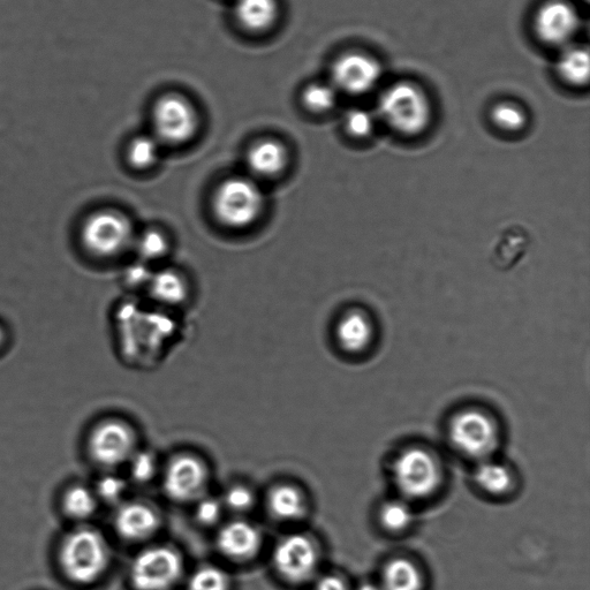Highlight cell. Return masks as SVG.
Listing matches in <instances>:
<instances>
[{"instance_id":"cell-1","label":"cell","mask_w":590,"mask_h":590,"mask_svg":"<svg viewBox=\"0 0 590 590\" xmlns=\"http://www.w3.org/2000/svg\"><path fill=\"white\" fill-rule=\"evenodd\" d=\"M110 548L94 528L81 527L65 537L59 564L74 584L89 585L100 579L110 564Z\"/></svg>"},{"instance_id":"cell-2","label":"cell","mask_w":590,"mask_h":590,"mask_svg":"<svg viewBox=\"0 0 590 590\" xmlns=\"http://www.w3.org/2000/svg\"><path fill=\"white\" fill-rule=\"evenodd\" d=\"M378 115L391 130L405 136L425 132L433 117V108L425 92L415 83L398 82L378 101Z\"/></svg>"},{"instance_id":"cell-3","label":"cell","mask_w":590,"mask_h":590,"mask_svg":"<svg viewBox=\"0 0 590 590\" xmlns=\"http://www.w3.org/2000/svg\"><path fill=\"white\" fill-rule=\"evenodd\" d=\"M213 208L218 221L231 229H245L259 219L264 195L254 180L232 177L223 181L214 196Z\"/></svg>"},{"instance_id":"cell-4","label":"cell","mask_w":590,"mask_h":590,"mask_svg":"<svg viewBox=\"0 0 590 590\" xmlns=\"http://www.w3.org/2000/svg\"><path fill=\"white\" fill-rule=\"evenodd\" d=\"M393 479L407 498L423 499L435 493L442 481L437 459L421 448L404 450L393 464Z\"/></svg>"},{"instance_id":"cell-5","label":"cell","mask_w":590,"mask_h":590,"mask_svg":"<svg viewBox=\"0 0 590 590\" xmlns=\"http://www.w3.org/2000/svg\"><path fill=\"white\" fill-rule=\"evenodd\" d=\"M179 552L168 546L149 547L136 555L130 577L136 590H170L183 576Z\"/></svg>"},{"instance_id":"cell-6","label":"cell","mask_w":590,"mask_h":590,"mask_svg":"<svg viewBox=\"0 0 590 590\" xmlns=\"http://www.w3.org/2000/svg\"><path fill=\"white\" fill-rule=\"evenodd\" d=\"M82 241L94 255L115 256L133 245V226L130 219L116 210L97 211L83 225Z\"/></svg>"},{"instance_id":"cell-7","label":"cell","mask_w":590,"mask_h":590,"mask_svg":"<svg viewBox=\"0 0 590 590\" xmlns=\"http://www.w3.org/2000/svg\"><path fill=\"white\" fill-rule=\"evenodd\" d=\"M450 438L463 455L487 459L498 444V430L493 419L478 410L458 413L451 421Z\"/></svg>"},{"instance_id":"cell-8","label":"cell","mask_w":590,"mask_h":590,"mask_svg":"<svg viewBox=\"0 0 590 590\" xmlns=\"http://www.w3.org/2000/svg\"><path fill=\"white\" fill-rule=\"evenodd\" d=\"M155 138L181 145L193 138L199 127L198 113L185 97L170 94L157 101L153 111Z\"/></svg>"},{"instance_id":"cell-9","label":"cell","mask_w":590,"mask_h":590,"mask_svg":"<svg viewBox=\"0 0 590 590\" xmlns=\"http://www.w3.org/2000/svg\"><path fill=\"white\" fill-rule=\"evenodd\" d=\"M319 558V550L309 536L292 534L277 544L274 566L279 576L292 584H301L313 578Z\"/></svg>"},{"instance_id":"cell-10","label":"cell","mask_w":590,"mask_h":590,"mask_svg":"<svg viewBox=\"0 0 590 590\" xmlns=\"http://www.w3.org/2000/svg\"><path fill=\"white\" fill-rule=\"evenodd\" d=\"M332 85L349 95H365L382 78V67L377 60L363 52H349L340 56L331 71Z\"/></svg>"},{"instance_id":"cell-11","label":"cell","mask_w":590,"mask_h":590,"mask_svg":"<svg viewBox=\"0 0 590 590\" xmlns=\"http://www.w3.org/2000/svg\"><path fill=\"white\" fill-rule=\"evenodd\" d=\"M90 456L98 465L116 467L128 463L135 452V435L124 422L105 421L89 438Z\"/></svg>"},{"instance_id":"cell-12","label":"cell","mask_w":590,"mask_h":590,"mask_svg":"<svg viewBox=\"0 0 590 590\" xmlns=\"http://www.w3.org/2000/svg\"><path fill=\"white\" fill-rule=\"evenodd\" d=\"M208 484V470L198 457L179 455L166 467L163 487L173 501L187 503L203 496Z\"/></svg>"},{"instance_id":"cell-13","label":"cell","mask_w":590,"mask_h":590,"mask_svg":"<svg viewBox=\"0 0 590 590\" xmlns=\"http://www.w3.org/2000/svg\"><path fill=\"white\" fill-rule=\"evenodd\" d=\"M580 26L576 7L567 0H548L537 10L534 29L537 37L551 47L565 48Z\"/></svg>"},{"instance_id":"cell-14","label":"cell","mask_w":590,"mask_h":590,"mask_svg":"<svg viewBox=\"0 0 590 590\" xmlns=\"http://www.w3.org/2000/svg\"><path fill=\"white\" fill-rule=\"evenodd\" d=\"M262 535L248 521L234 520L224 525L217 535V547L233 561H248L260 551Z\"/></svg>"},{"instance_id":"cell-15","label":"cell","mask_w":590,"mask_h":590,"mask_svg":"<svg viewBox=\"0 0 590 590\" xmlns=\"http://www.w3.org/2000/svg\"><path fill=\"white\" fill-rule=\"evenodd\" d=\"M161 518L154 508L142 502L120 506L115 516L117 533L128 541H142L153 536L160 527Z\"/></svg>"},{"instance_id":"cell-16","label":"cell","mask_w":590,"mask_h":590,"mask_svg":"<svg viewBox=\"0 0 590 590\" xmlns=\"http://www.w3.org/2000/svg\"><path fill=\"white\" fill-rule=\"evenodd\" d=\"M287 150L274 139L261 140L254 143L247 154L249 170L262 178H272L282 173L286 168Z\"/></svg>"},{"instance_id":"cell-17","label":"cell","mask_w":590,"mask_h":590,"mask_svg":"<svg viewBox=\"0 0 590 590\" xmlns=\"http://www.w3.org/2000/svg\"><path fill=\"white\" fill-rule=\"evenodd\" d=\"M336 337L340 347L350 353L365 351L372 343L374 328L366 314L352 310L339 321Z\"/></svg>"},{"instance_id":"cell-18","label":"cell","mask_w":590,"mask_h":590,"mask_svg":"<svg viewBox=\"0 0 590 590\" xmlns=\"http://www.w3.org/2000/svg\"><path fill=\"white\" fill-rule=\"evenodd\" d=\"M234 14L249 32H266L275 25L279 14L277 0H237Z\"/></svg>"},{"instance_id":"cell-19","label":"cell","mask_w":590,"mask_h":590,"mask_svg":"<svg viewBox=\"0 0 590 590\" xmlns=\"http://www.w3.org/2000/svg\"><path fill=\"white\" fill-rule=\"evenodd\" d=\"M380 584L382 590H423L425 579L410 559L396 558L384 567Z\"/></svg>"},{"instance_id":"cell-20","label":"cell","mask_w":590,"mask_h":590,"mask_svg":"<svg viewBox=\"0 0 590 590\" xmlns=\"http://www.w3.org/2000/svg\"><path fill=\"white\" fill-rule=\"evenodd\" d=\"M269 510L277 519L291 521L304 517L306 499L298 488L291 484H279L268 496Z\"/></svg>"},{"instance_id":"cell-21","label":"cell","mask_w":590,"mask_h":590,"mask_svg":"<svg viewBox=\"0 0 590 590\" xmlns=\"http://www.w3.org/2000/svg\"><path fill=\"white\" fill-rule=\"evenodd\" d=\"M148 285L153 298L164 305H179L187 297L185 279L172 269L154 272Z\"/></svg>"},{"instance_id":"cell-22","label":"cell","mask_w":590,"mask_h":590,"mask_svg":"<svg viewBox=\"0 0 590 590\" xmlns=\"http://www.w3.org/2000/svg\"><path fill=\"white\" fill-rule=\"evenodd\" d=\"M556 70L559 77L572 86L587 85L590 71L588 50L567 45L557 60Z\"/></svg>"},{"instance_id":"cell-23","label":"cell","mask_w":590,"mask_h":590,"mask_svg":"<svg viewBox=\"0 0 590 590\" xmlns=\"http://www.w3.org/2000/svg\"><path fill=\"white\" fill-rule=\"evenodd\" d=\"M475 481L478 486L490 495H504L513 484L509 468L497 461L484 459L476 468Z\"/></svg>"},{"instance_id":"cell-24","label":"cell","mask_w":590,"mask_h":590,"mask_svg":"<svg viewBox=\"0 0 590 590\" xmlns=\"http://www.w3.org/2000/svg\"><path fill=\"white\" fill-rule=\"evenodd\" d=\"M64 511L75 520L92 517L97 508V497L93 490L83 486H74L66 491L63 499Z\"/></svg>"},{"instance_id":"cell-25","label":"cell","mask_w":590,"mask_h":590,"mask_svg":"<svg viewBox=\"0 0 590 590\" xmlns=\"http://www.w3.org/2000/svg\"><path fill=\"white\" fill-rule=\"evenodd\" d=\"M160 154L161 142L155 136L141 135L131 142L128 148V161L134 168L146 170L156 164Z\"/></svg>"},{"instance_id":"cell-26","label":"cell","mask_w":590,"mask_h":590,"mask_svg":"<svg viewBox=\"0 0 590 590\" xmlns=\"http://www.w3.org/2000/svg\"><path fill=\"white\" fill-rule=\"evenodd\" d=\"M338 90L332 83L316 82L309 85L302 94L305 107L315 113H325L337 104Z\"/></svg>"},{"instance_id":"cell-27","label":"cell","mask_w":590,"mask_h":590,"mask_svg":"<svg viewBox=\"0 0 590 590\" xmlns=\"http://www.w3.org/2000/svg\"><path fill=\"white\" fill-rule=\"evenodd\" d=\"M230 579L228 573L215 565L199 567L189 577L187 590H229Z\"/></svg>"},{"instance_id":"cell-28","label":"cell","mask_w":590,"mask_h":590,"mask_svg":"<svg viewBox=\"0 0 590 590\" xmlns=\"http://www.w3.org/2000/svg\"><path fill=\"white\" fill-rule=\"evenodd\" d=\"M381 521L391 532L404 531L413 521L411 505L403 499H393L382 506Z\"/></svg>"},{"instance_id":"cell-29","label":"cell","mask_w":590,"mask_h":590,"mask_svg":"<svg viewBox=\"0 0 590 590\" xmlns=\"http://www.w3.org/2000/svg\"><path fill=\"white\" fill-rule=\"evenodd\" d=\"M491 120L498 128L506 132H519L527 124L525 111L511 102L495 105L491 110Z\"/></svg>"},{"instance_id":"cell-30","label":"cell","mask_w":590,"mask_h":590,"mask_svg":"<svg viewBox=\"0 0 590 590\" xmlns=\"http://www.w3.org/2000/svg\"><path fill=\"white\" fill-rule=\"evenodd\" d=\"M133 244H135L140 259L145 262L161 259L169 248L168 239L162 232L156 230L143 232Z\"/></svg>"},{"instance_id":"cell-31","label":"cell","mask_w":590,"mask_h":590,"mask_svg":"<svg viewBox=\"0 0 590 590\" xmlns=\"http://www.w3.org/2000/svg\"><path fill=\"white\" fill-rule=\"evenodd\" d=\"M132 479L139 483L149 482L157 472V459L154 453L149 451L134 452L128 460Z\"/></svg>"},{"instance_id":"cell-32","label":"cell","mask_w":590,"mask_h":590,"mask_svg":"<svg viewBox=\"0 0 590 590\" xmlns=\"http://www.w3.org/2000/svg\"><path fill=\"white\" fill-rule=\"evenodd\" d=\"M345 126L347 132L354 138L363 139L373 133L375 119L372 113L367 110L352 109L347 112Z\"/></svg>"},{"instance_id":"cell-33","label":"cell","mask_w":590,"mask_h":590,"mask_svg":"<svg viewBox=\"0 0 590 590\" xmlns=\"http://www.w3.org/2000/svg\"><path fill=\"white\" fill-rule=\"evenodd\" d=\"M126 487V482L118 475L107 474L98 480L94 493L97 499L100 498L107 503H116L123 498Z\"/></svg>"},{"instance_id":"cell-34","label":"cell","mask_w":590,"mask_h":590,"mask_svg":"<svg viewBox=\"0 0 590 590\" xmlns=\"http://www.w3.org/2000/svg\"><path fill=\"white\" fill-rule=\"evenodd\" d=\"M223 506L233 512H246L253 508L255 497L253 491L245 486H233L226 490Z\"/></svg>"},{"instance_id":"cell-35","label":"cell","mask_w":590,"mask_h":590,"mask_svg":"<svg viewBox=\"0 0 590 590\" xmlns=\"http://www.w3.org/2000/svg\"><path fill=\"white\" fill-rule=\"evenodd\" d=\"M223 509V503L218 499L202 496L196 504V518L203 525H215L222 518Z\"/></svg>"},{"instance_id":"cell-36","label":"cell","mask_w":590,"mask_h":590,"mask_svg":"<svg viewBox=\"0 0 590 590\" xmlns=\"http://www.w3.org/2000/svg\"><path fill=\"white\" fill-rule=\"evenodd\" d=\"M154 272L150 271L148 262L136 261L126 269V281L133 286L149 284Z\"/></svg>"},{"instance_id":"cell-37","label":"cell","mask_w":590,"mask_h":590,"mask_svg":"<svg viewBox=\"0 0 590 590\" xmlns=\"http://www.w3.org/2000/svg\"><path fill=\"white\" fill-rule=\"evenodd\" d=\"M313 590H351V588L337 574H325V576L316 580Z\"/></svg>"},{"instance_id":"cell-38","label":"cell","mask_w":590,"mask_h":590,"mask_svg":"<svg viewBox=\"0 0 590 590\" xmlns=\"http://www.w3.org/2000/svg\"><path fill=\"white\" fill-rule=\"evenodd\" d=\"M354 590H382L380 584H376V582L367 581L362 582L357 588Z\"/></svg>"},{"instance_id":"cell-39","label":"cell","mask_w":590,"mask_h":590,"mask_svg":"<svg viewBox=\"0 0 590 590\" xmlns=\"http://www.w3.org/2000/svg\"><path fill=\"white\" fill-rule=\"evenodd\" d=\"M4 340V331L2 328H0V345H2Z\"/></svg>"}]
</instances>
